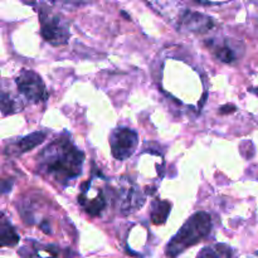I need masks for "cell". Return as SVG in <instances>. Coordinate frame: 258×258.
Returning a JSON list of instances; mask_svg holds the SVG:
<instances>
[{"instance_id": "6da1fadb", "label": "cell", "mask_w": 258, "mask_h": 258, "mask_svg": "<svg viewBox=\"0 0 258 258\" xmlns=\"http://www.w3.org/2000/svg\"><path fill=\"white\" fill-rule=\"evenodd\" d=\"M85 154L70 138H58L45 146L38 156V169L60 185H68L82 174Z\"/></svg>"}, {"instance_id": "7a4b0ae2", "label": "cell", "mask_w": 258, "mask_h": 258, "mask_svg": "<svg viewBox=\"0 0 258 258\" xmlns=\"http://www.w3.org/2000/svg\"><path fill=\"white\" fill-rule=\"evenodd\" d=\"M211 229L212 219L208 213L206 212L194 213L179 229L178 233L169 241L165 248L166 256L169 258L178 257L189 247L194 246L203 238H206Z\"/></svg>"}, {"instance_id": "3957f363", "label": "cell", "mask_w": 258, "mask_h": 258, "mask_svg": "<svg viewBox=\"0 0 258 258\" xmlns=\"http://www.w3.org/2000/svg\"><path fill=\"white\" fill-rule=\"evenodd\" d=\"M40 34L54 47L64 45L70 39V22L62 14H57L44 5L39 9Z\"/></svg>"}, {"instance_id": "277c9868", "label": "cell", "mask_w": 258, "mask_h": 258, "mask_svg": "<svg viewBox=\"0 0 258 258\" xmlns=\"http://www.w3.org/2000/svg\"><path fill=\"white\" fill-rule=\"evenodd\" d=\"M18 91L22 93L23 97L33 103L47 100L48 95L43 80L34 71L23 70L15 80Z\"/></svg>"}, {"instance_id": "5b68a950", "label": "cell", "mask_w": 258, "mask_h": 258, "mask_svg": "<svg viewBox=\"0 0 258 258\" xmlns=\"http://www.w3.org/2000/svg\"><path fill=\"white\" fill-rule=\"evenodd\" d=\"M139 145L138 134L127 127H118L110 136V146L112 156L117 160H126L135 153Z\"/></svg>"}, {"instance_id": "8992f818", "label": "cell", "mask_w": 258, "mask_h": 258, "mask_svg": "<svg viewBox=\"0 0 258 258\" xmlns=\"http://www.w3.org/2000/svg\"><path fill=\"white\" fill-rule=\"evenodd\" d=\"M145 197L133 181H121L117 191L118 211L122 216H128L144 206Z\"/></svg>"}, {"instance_id": "52a82bcc", "label": "cell", "mask_w": 258, "mask_h": 258, "mask_svg": "<svg viewBox=\"0 0 258 258\" xmlns=\"http://www.w3.org/2000/svg\"><path fill=\"white\" fill-rule=\"evenodd\" d=\"M45 138H47V134L44 131H35L30 135H27L24 138L18 139L17 141L10 143L5 148V154L10 156H18L20 154H24L40 145L45 140Z\"/></svg>"}, {"instance_id": "ba28073f", "label": "cell", "mask_w": 258, "mask_h": 258, "mask_svg": "<svg viewBox=\"0 0 258 258\" xmlns=\"http://www.w3.org/2000/svg\"><path fill=\"white\" fill-rule=\"evenodd\" d=\"M180 27L193 33H206L214 27V22L212 18L207 17L206 14L185 10L184 14L181 15Z\"/></svg>"}, {"instance_id": "9c48e42d", "label": "cell", "mask_w": 258, "mask_h": 258, "mask_svg": "<svg viewBox=\"0 0 258 258\" xmlns=\"http://www.w3.org/2000/svg\"><path fill=\"white\" fill-rule=\"evenodd\" d=\"M78 202L83 207V209L93 217L98 216L106 207V198L102 190H96L95 196H91L86 190H81Z\"/></svg>"}, {"instance_id": "30bf717a", "label": "cell", "mask_w": 258, "mask_h": 258, "mask_svg": "<svg viewBox=\"0 0 258 258\" xmlns=\"http://www.w3.org/2000/svg\"><path fill=\"white\" fill-rule=\"evenodd\" d=\"M234 43L236 42L231 39H224L219 43L212 42L211 49L213 50L214 55H216L221 62L232 63L234 62V60L238 59L239 55L242 54L238 50L239 48H237L236 45H234Z\"/></svg>"}, {"instance_id": "8fae6325", "label": "cell", "mask_w": 258, "mask_h": 258, "mask_svg": "<svg viewBox=\"0 0 258 258\" xmlns=\"http://www.w3.org/2000/svg\"><path fill=\"white\" fill-rule=\"evenodd\" d=\"M58 252L54 246L32 242L23 247L19 253L24 258H57Z\"/></svg>"}, {"instance_id": "7c38bea8", "label": "cell", "mask_w": 258, "mask_h": 258, "mask_svg": "<svg viewBox=\"0 0 258 258\" xmlns=\"http://www.w3.org/2000/svg\"><path fill=\"white\" fill-rule=\"evenodd\" d=\"M171 203L168 201H156L153 202L150 208V218L154 224H164L168 219L170 213Z\"/></svg>"}, {"instance_id": "4fadbf2b", "label": "cell", "mask_w": 258, "mask_h": 258, "mask_svg": "<svg viewBox=\"0 0 258 258\" xmlns=\"http://www.w3.org/2000/svg\"><path fill=\"white\" fill-rule=\"evenodd\" d=\"M0 242L3 247L15 246L19 242V236L15 232L14 227L9 223L5 214H2V223H0Z\"/></svg>"}, {"instance_id": "5bb4252c", "label": "cell", "mask_w": 258, "mask_h": 258, "mask_svg": "<svg viewBox=\"0 0 258 258\" xmlns=\"http://www.w3.org/2000/svg\"><path fill=\"white\" fill-rule=\"evenodd\" d=\"M233 251L227 244H213V246H207L199 252L197 258H232Z\"/></svg>"}, {"instance_id": "9a60e30c", "label": "cell", "mask_w": 258, "mask_h": 258, "mask_svg": "<svg viewBox=\"0 0 258 258\" xmlns=\"http://www.w3.org/2000/svg\"><path fill=\"white\" fill-rule=\"evenodd\" d=\"M24 105L22 103V101H19L18 98H15L14 96H12L10 93H7L5 91L2 92V111L4 115H9V113H15L19 112L23 110Z\"/></svg>"}, {"instance_id": "2e32d148", "label": "cell", "mask_w": 258, "mask_h": 258, "mask_svg": "<svg viewBox=\"0 0 258 258\" xmlns=\"http://www.w3.org/2000/svg\"><path fill=\"white\" fill-rule=\"evenodd\" d=\"M234 110H236V106L232 105V103H229V105L223 106V107H221V113H229V112H233Z\"/></svg>"}, {"instance_id": "e0dca14e", "label": "cell", "mask_w": 258, "mask_h": 258, "mask_svg": "<svg viewBox=\"0 0 258 258\" xmlns=\"http://www.w3.org/2000/svg\"><path fill=\"white\" fill-rule=\"evenodd\" d=\"M251 92H253L254 95L258 96V87L257 88H251Z\"/></svg>"}]
</instances>
